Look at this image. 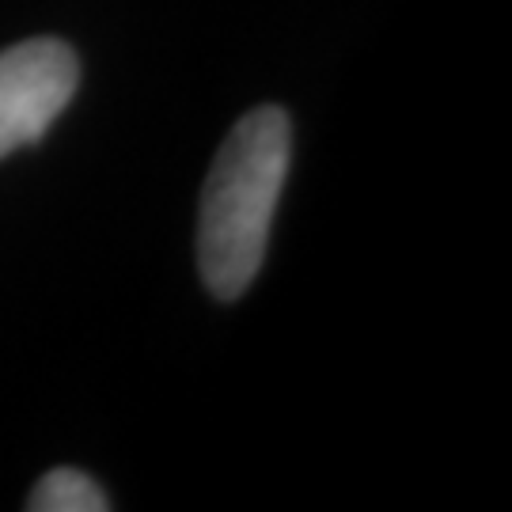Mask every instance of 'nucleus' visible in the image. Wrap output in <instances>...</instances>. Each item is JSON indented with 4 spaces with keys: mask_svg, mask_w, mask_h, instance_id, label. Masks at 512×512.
I'll return each instance as SVG.
<instances>
[{
    "mask_svg": "<svg viewBox=\"0 0 512 512\" xmlns=\"http://www.w3.org/2000/svg\"><path fill=\"white\" fill-rule=\"evenodd\" d=\"M293 129L281 107L243 114L205 179L198 266L217 300H236L262 270L281 186L289 179Z\"/></svg>",
    "mask_w": 512,
    "mask_h": 512,
    "instance_id": "nucleus-1",
    "label": "nucleus"
},
{
    "mask_svg": "<svg viewBox=\"0 0 512 512\" xmlns=\"http://www.w3.org/2000/svg\"><path fill=\"white\" fill-rule=\"evenodd\" d=\"M76 84L80 65L61 38H27L0 50V160L35 145L73 103Z\"/></svg>",
    "mask_w": 512,
    "mask_h": 512,
    "instance_id": "nucleus-2",
    "label": "nucleus"
},
{
    "mask_svg": "<svg viewBox=\"0 0 512 512\" xmlns=\"http://www.w3.org/2000/svg\"><path fill=\"white\" fill-rule=\"evenodd\" d=\"M31 512H107L110 497L103 486H95L92 478L76 467H54L50 475L35 482V490L27 497Z\"/></svg>",
    "mask_w": 512,
    "mask_h": 512,
    "instance_id": "nucleus-3",
    "label": "nucleus"
}]
</instances>
